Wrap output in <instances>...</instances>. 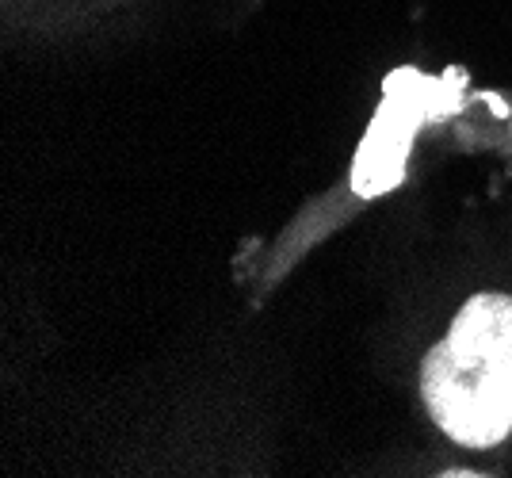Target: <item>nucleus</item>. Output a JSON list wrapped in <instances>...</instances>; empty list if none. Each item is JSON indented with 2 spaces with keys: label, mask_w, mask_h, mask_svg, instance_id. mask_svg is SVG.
<instances>
[{
  "label": "nucleus",
  "mask_w": 512,
  "mask_h": 478,
  "mask_svg": "<svg viewBox=\"0 0 512 478\" xmlns=\"http://www.w3.org/2000/svg\"><path fill=\"white\" fill-rule=\"evenodd\" d=\"M421 398L463 448H493L512 433V295H474L448 337L428 352Z\"/></svg>",
  "instance_id": "obj_1"
},
{
  "label": "nucleus",
  "mask_w": 512,
  "mask_h": 478,
  "mask_svg": "<svg viewBox=\"0 0 512 478\" xmlns=\"http://www.w3.org/2000/svg\"><path fill=\"white\" fill-rule=\"evenodd\" d=\"M432 81L417 77L413 69H402L398 77L386 81V104L379 108L371 131L363 138L356 153V169H352V188L360 196H379L386 188H398L406 176V153L413 142V131L425 123L432 100H444V92H436L425 100Z\"/></svg>",
  "instance_id": "obj_2"
}]
</instances>
